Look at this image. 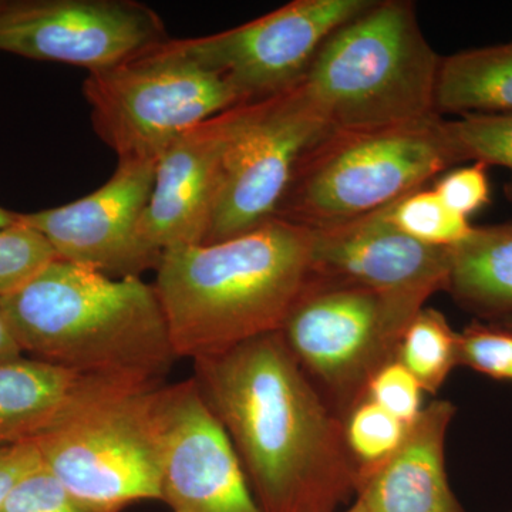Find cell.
Listing matches in <instances>:
<instances>
[{
	"mask_svg": "<svg viewBox=\"0 0 512 512\" xmlns=\"http://www.w3.org/2000/svg\"><path fill=\"white\" fill-rule=\"evenodd\" d=\"M192 379L262 511L333 512L356 494L343 420L281 333L195 359Z\"/></svg>",
	"mask_w": 512,
	"mask_h": 512,
	"instance_id": "6da1fadb",
	"label": "cell"
},
{
	"mask_svg": "<svg viewBox=\"0 0 512 512\" xmlns=\"http://www.w3.org/2000/svg\"><path fill=\"white\" fill-rule=\"evenodd\" d=\"M311 229L274 218L215 244L167 249L154 291L177 357L278 332L311 275Z\"/></svg>",
	"mask_w": 512,
	"mask_h": 512,
	"instance_id": "7a4b0ae2",
	"label": "cell"
},
{
	"mask_svg": "<svg viewBox=\"0 0 512 512\" xmlns=\"http://www.w3.org/2000/svg\"><path fill=\"white\" fill-rule=\"evenodd\" d=\"M23 353L90 375L163 383L175 359L153 285L56 258L0 298Z\"/></svg>",
	"mask_w": 512,
	"mask_h": 512,
	"instance_id": "3957f363",
	"label": "cell"
},
{
	"mask_svg": "<svg viewBox=\"0 0 512 512\" xmlns=\"http://www.w3.org/2000/svg\"><path fill=\"white\" fill-rule=\"evenodd\" d=\"M440 63L413 2L373 0L320 46L301 83L332 130L392 126L437 113Z\"/></svg>",
	"mask_w": 512,
	"mask_h": 512,
	"instance_id": "277c9868",
	"label": "cell"
},
{
	"mask_svg": "<svg viewBox=\"0 0 512 512\" xmlns=\"http://www.w3.org/2000/svg\"><path fill=\"white\" fill-rule=\"evenodd\" d=\"M463 163L440 114L330 130L305 154L275 218L323 229L383 210Z\"/></svg>",
	"mask_w": 512,
	"mask_h": 512,
	"instance_id": "5b68a950",
	"label": "cell"
},
{
	"mask_svg": "<svg viewBox=\"0 0 512 512\" xmlns=\"http://www.w3.org/2000/svg\"><path fill=\"white\" fill-rule=\"evenodd\" d=\"M427 299L309 276L278 332L343 420L365 399L376 372L396 360L404 329Z\"/></svg>",
	"mask_w": 512,
	"mask_h": 512,
	"instance_id": "8992f818",
	"label": "cell"
},
{
	"mask_svg": "<svg viewBox=\"0 0 512 512\" xmlns=\"http://www.w3.org/2000/svg\"><path fill=\"white\" fill-rule=\"evenodd\" d=\"M97 134L119 160H154L178 137L242 100L220 73L165 40L83 84Z\"/></svg>",
	"mask_w": 512,
	"mask_h": 512,
	"instance_id": "52a82bcc",
	"label": "cell"
},
{
	"mask_svg": "<svg viewBox=\"0 0 512 512\" xmlns=\"http://www.w3.org/2000/svg\"><path fill=\"white\" fill-rule=\"evenodd\" d=\"M160 387L101 403L37 441L43 464L70 493L104 512L161 501Z\"/></svg>",
	"mask_w": 512,
	"mask_h": 512,
	"instance_id": "ba28073f",
	"label": "cell"
},
{
	"mask_svg": "<svg viewBox=\"0 0 512 512\" xmlns=\"http://www.w3.org/2000/svg\"><path fill=\"white\" fill-rule=\"evenodd\" d=\"M330 130L302 83L242 104L204 244L247 234L274 220L303 154Z\"/></svg>",
	"mask_w": 512,
	"mask_h": 512,
	"instance_id": "9c48e42d",
	"label": "cell"
},
{
	"mask_svg": "<svg viewBox=\"0 0 512 512\" xmlns=\"http://www.w3.org/2000/svg\"><path fill=\"white\" fill-rule=\"evenodd\" d=\"M372 2L293 0L238 28L178 43L225 77L242 103H256L301 83L320 46Z\"/></svg>",
	"mask_w": 512,
	"mask_h": 512,
	"instance_id": "30bf717a",
	"label": "cell"
},
{
	"mask_svg": "<svg viewBox=\"0 0 512 512\" xmlns=\"http://www.w3.org/2000/svg\"><path fill=\"white\" fill-rule=\"evenodd\" d=\"M165 42L160 16L128 0L0 2V52L106 72Z\"/></svg>",
	"mask_w": 512,
	"mask_h": 512,
	"instance_id": "8fae6325",
	"label": "cell"
},
{
	"mask_svg": "<svg viewBox=\"0 0 512 512\" xmlns=\"http://www.w3.org/2000/svg\"><path fill=\"white\" fill-rule=\"evenodd\" d=\"M156 168L154 160H119L99 190L63 207L18 214V220L40 232L63 261L114 279L140 276L158 265L138 238Z\"/></svg>",
	"mask_w": 512,
	"mask_h": 512,
	"instance_id": "7c38bea8",
	"label": "cell"
},
{
	"mask_svg": "<svg viewBox=\"0 0 512 512\" xmlns=\"http://www.w3.org/2000/svg\"><path fill=\"white\" fill-rule=\"evenodd\" d=\"M157 410L163 440L161 501L173 512H264L194 379L163 384Z\"/></svg>",
	"mask_w": 512,
	"mask_h": 512,
	"instance_id": "4fadbf2b",
	"label": "cell"
},
{
	"mask_svg": "<svg viewBox=\"0 0 512 512\" xmlns=\"http://www.w3.org/2000/svg\"><path fill=\"white\" fill-rule=\"evenodd\" d=\"M241 106L192 127L158 158L153 192L138 227L141 245L158 262L167 249L207 239Z\"/></svg>",
	"mask_w": 512,
	"mask_h": 512,
	"instance_id": "5bb4252c",
	"label": "cell"
},
{
	"mask_svg": "<svg viewBox=\"0 0 512 512\" xmlns=\"http://www.w3.org/2000/svg\"><path fill=\"white\" fill-rule=\"evenodd\" d=\"M387 208L312 231L311 278L386 293L430 298L446 291L451 248L407 237L387 218Z\"/></svg>",
	"mask_w": 512,
	"mask_h": 512,
	"instance_id": "9a60e30c",
	"label": "cell"
},
{
	"mask_svg": "<svg viewBox=\"0 0 512 512\" xmlns=\"http://www.w3.org/2000/svg\"><path fill=\"white\" fill-rule=\"evenodd\" d=\"M160 386L76 372L33 357L0 363V447L36 444L101 403Z\"/></svg>",
	"mask_w": 512,
	"mask_h": 512,
	"instance_id": "2e32d148",
	"label": "cell"
},
{
	"mask_svg": "<svg viewBox=\"0 0 512 512\" xmlns=\"http://www.w3.org/2000/svg\"><path fill=\"white\" fill-rule=\"evenodd\" d=\"M456 407L447 400L424 406L399 450L357 487L366 512H464L451 490L446 439Z\"/></svg>",
	"mask_w": 512,
	"mask_h": 512,
	"instance_id": "e0dca14e",
	"label": "cell"
},
{
	"mask_svg": "<svg viewBox=\"0 0 512 512\" xmlns=\"http://www.w3.org/2000/svg\"><path fill=\"white\" fill-rule=\"evenodd\" d=\"M446 291L477 315L512 316V222L474 227L466 241L451 248Z\"/></svg>",
	"mask_w": 512,
	"mask_h": 512,
	"instance_id": "ac0fdd59",
	"label": "cell"
},
{
	"mask_svg": "<svg viewBox=\"0 0 512 512\" xmlns=\"http://www.w3.org/2000/svg\"><path fill=\"white\" fill-rule=\"evenodd\" d=\"M437 113H512V42L463 50L441 59Z\"/></svg>",
	"mask_w": 512,
	"mask_h": 512,
	"instance_id": "d6986e66",
	"label": "cell"
},
{
	"mask_svg": "<svg viewBox=\"0 0 512 512\" xmlns=\"http://www.w3.org/2000/svg\"><path fill=\"white\" fill-rule=\"evenodd\" d=\"M396 360L412 373L424 392L437 393L460 365L458 333L443 313L423 308L404 329Z\"/></svg>",
	"mask_w": 512,
	"mask_h": 512,
	"instance_id": "ffe728a7",
	"label": "cell"
},
{
	"mask_svg": "<svg viewBox=\"0 0 512 512\" xmlns=\"http://www.w3.org/2000/svg\"><path fill=\"white\" fill-rule=\"evenodd\" d=\"M409 427L366 397L346 414L343 434L357 487L399 450Z\"/></svg>",
	"mask_w": 512,
	"mask_h": 512,
	"instance_id": "44dd1931",
	"label": "cell"
},
{
	"mask_svg": "<svg viewBox=\"0 0 512 512\" xmlns=\"http://www.w3.org/2000/svg\"><path fill=\"white\" fill-rule=\"evenodd\" d=\"M386 212L394 227L429 247H457L474 229L468 218L451 211L434 190L410 192Z\"/></svg>",
	"mask_w": 512,
	"mask_h": 512,
	"instance_id": "7402d4cb",
	"label": "cell"
},
{
	"mask_svg": "<svg viewBox=\"0 0 512 512\" xmlns=\"http://www.w3.org/2000/svg\"><path fill=\"white\" fill-rule=\"evenodd\" d=\"M448 128L463 163L473 161L508 170L505 194L512 202V113L466 114L448 121Z\"/></svg>",
	"mask_w": 512,
	"mask_h": 512,
	"instance_id": "603a6c76",
	"label": "cell"
},
{
	"mask_svg": "<svg viewBox=\"0 0 512 512\" xmlns=\"http://www.w3.org/2000/svg\"><path fill=\"white\" fill-rule=\"evenodd\" d=\"M56 258L49 241L19 220L0 229V298L28 284Z\"/></svg>",
	"mask_w": 512,
	"mask_h": 512,
	"instance_id": "cb8c5ba5",
	"label": "cell"
},
{
	"mask_svg": "<svg viewBox=\"0 0 512 512\" xmlns=\"http://www.w3.org/2000/svg\"><path fill=\"white\" fill-rule=\"evenodd\" d=\"M460 365L488 377L512 382V328L473 323L458 333Z\"/></svg>",
	"mask_w": 512,
	"mask_h": 512,
	"instance_id": "d4e9b609",
	"label": "cell"
},
{
	"mask_svg": "<svg viewBox=\"0 0 512 512\" xmlns=\"http://www.w3.org/2000/svg\"><path fill=\"white\" fill-rule=\"evenodd\" d=\"M0 512H104L70 493L45 466L30 471L0 504Z\"/></svg>",
	"mask_w": 512,
	"mask_h": 512,
	"instance_id": "484cf974",
	"label": "cell"
},
{
	"mask_svg": "<svg viewBox=\"0 0 512 512\" xmlns=\"http://www.w3.org/2000/svg\"><path fill=\"white\" fill-rule=\"evenodd\" d=\"M423 393L412 373L402 363L393 360L372 377L366 399L372 400L406 426H412L423 412Z\"/></svg>",
	"mask_w": 512,
	"mask_h": 512,
	"instance_id": "4316f807",
	"label": "cell"
},
{
	"mask_svg": "<svg viewBox=\"0 0 512 512\" xmlns=\"http://www.w3.org/2000/svg\"><path fill=\"white\" fill-rule=\"evenodd\" d=\"M487 165L473 163L441 175L433 190L451 211L470 220L490 202Z\"/></svg>",
	"mask_w": 512,
	"mask_h": 512,
	"instance_id": "83f0119b",
	"label": "cell"
},
{
	"mask_svg": "<svg viewBox=\"0 0 512 512\" xmlns=\"http://www.w3.org/2000/svg\"><path fill=\"white\" fill-rule=\"evenodd\" d=\"M42 463L36 444L0 447V504L23 477Z\"/></svg>",
	"mask_w": 512,
	"mask_h": 512,
	"instance_id": "f1b7e54d",
	"label": "cell"
},
{
	"mask_svg": "<svg viewBox=\"0 0 512 512\" xmlns=\"http://www.w3.org/2000/svg\"><path fill=\"white\" fill-rule=\"evenodd\" d=\"M23 356L18 340L13 335L5 312H3L2 303H0V363L10 362Z\"/></svg>",
	"mask_w": 512,
	"mask_h": 512,
	"instance_id": "f546056e",
	"label": "cell"
},
{
	"mask_svg": "<svg viewBox=\"0 0 512 512\" xmlns=\"http://www.w3.org/2000/svg\"><path fill=\"white\" fill-rule=\"evenodd\" d=\"M18 222V212H12L0 208V229L12 227Z\"/></svg>",
	"mask_w": 512,
	"mask_h": 512,
	"instance_id": "4dcf8cb0",
	"label": "cell"
},
{
	"mask_svg": "<svg viewBox=\"0 0 512 512\" xmlns=\"http://www.w3.org/2000/svg\"><path fill=\"white\" fill-rule=\"evenodd\" d=\"M345 512H366L365 510H363V507L362 505H360L359 503H356L352 505V507L349 508L348 511H345Z\"/></svg>",
	"mask_w": 512,
	"mask_h": 512,
	"instance_id": "1f68e13d",
	"label": "cell"
},
{
	"mask_svg": "<svg viewBox=\"0 0 512 512\" xmlns=\"http://www.w3.org/2000/svg\"><path fill=\"white\" fill-rule=\"evenodd\" d=\"M504 323H505V325L511 326V328H512V319L507 320V322H504Z\"/></svg>",
	"mask_w": 512,
	"mask_h": 512,
	"instance_id": "d6a6232c",
	"label": "cell"
},
{
	"mask_svg": "<svg viewBox=\"0 0 512 512\" xmlns=\"http://www.w3.org/2000/svg\"><path fill=\"white\" fill-rule=\"evenodd\" d=\"M512 512V511H511Z\"/></svg>",
	"mask_w": 512,
	"mask_h": 512,
	"instance_id": "836d02e7",
	"label": "cell"
}]
</instances>
